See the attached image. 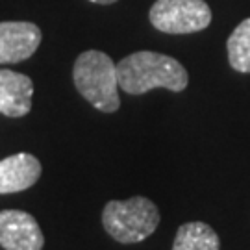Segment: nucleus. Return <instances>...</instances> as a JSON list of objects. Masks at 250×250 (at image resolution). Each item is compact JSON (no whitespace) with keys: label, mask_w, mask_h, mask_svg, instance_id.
<instances>
[{"label":"nucleus","mask_w":250,"mask_h":250,"mask_svg":"<svg viewBox=\"0 0 250 250\" xmlns=\"http://www.w3.org/2000/svg\"><path fill=\"white\" fill-rule=\"evenodd\" d=\"M117 78L119 87L128 95H143L156 87L180 93L189 82L182 63L170 56L148 50L130 54L117 63Z\"/></svg>","instance_id":"1"},{"label":"nucleus","mask_w":250,"mask_h":250,"mask_svg":"<svg viewBox=\"0 0 250 250\" xmlns=\"http://www.w3.org/2000/svg\"><path fill=\"white\" fill-rule=\"evenodd\" d=\"M74 85L83 99L93 106L113 113L121 106L117 65L107 54L100 50H87L78 56L72 69Z\"/></svg>","instance_id":"2"},{"label":"nucleus","mask_w":250,"mask_h":250,"mask_svg":"<svg viewBox=\"0 0 250 250\" xmlns=\"http://www.w3.org/2000/svg\"><path fill=\"white\" fill-rule=\"evenodd\" d=\"M102 224L115 241L132 245L145 241L156 232L160 224V211L152 200L145 197L111 200L102 211Z\"/></svg>","instance_id":"3"},{"label":"nucleus","mask_w":250,"mask_h":250,"mask_svg":"<svg viewBox=\"0 0 250 250\" xmlns=\"http://www.w3.org/2000/svg\"><path fill=\"white\" fill-rule=\"evenodd\" d=\"M150 22L165 34H195L211 24V9L204 0H156Z\"/></svg>","instance_id":"4"},{"label":"nucleus","mask_w":250,"mask_h":250,"mask_svg":"<svg viewBox=\"0 0 250 250\" xmlns=\"http://www.w3.org/2000/svg\"><path fill=\"white\" fill-rule=\"evenodd\" d=\"M45 235L37 221L21 209L0 211V247L4 250H41Z\"/></svg>","instance_id":"5"},{"label":"nucleus","mask_w":250,"mask_h":250,"mask_svg":"<svg viewBox=\"0 0 250 250\" xmlns=\"http://www.w3.org/2000/svg\"><path fill=\"white\" fill-rule=\"evenodd\" d=\"M41 37V30L34 22H0V63H19L28 60L39 48Z\"/></svg>","instance_id":"6"},{"label":"nucleus","mask_w":250,"mask_h":250,"mask_svg":"<svg viewBox=\"0 0 250 250\" xmlns=\"http://www.w3.org/2000/svg\"><path fill=\"white\" fill-rule=\"evenodd\" d=\"M34 82L26 74L0 69V113L24 117L32 109Z\"/></svg>","instance_id":"7"},{"label":"nucleus","mask_w":250,"mask_h":250,"mask_svg":"<svg viewBox=\"0 0 250 250\" xmlns=\"http://www.w3.org/2000/svg\"><path fill=\"white\" fill-rule=\"evenodd\" d=\"M41 176L36 156L19 152L0 161V193H17L32 188Z\"/></svg>","instance_id":"8"},{"label":"nucleus","mask_w":250,"mask_h":250,"mask_svg":"<svg viewBox=\"0 0 250 250\" xmlns=\"http://www.w3.org/2000/svg\"><path fill=\"white\" fill-rule=\"evenodd\" d=\"M221 241L211 226L206 223H186L178 228L172 250H219Z\"/></svg>","instance_id":"9"},{"label":"nucleus","mask_w":250,"mask_h":250,"mask_svg":"<svg viewBox=\"0 0 250 250\" xmlns=\"http://www.w3.org/2000/svg\"><path fill=\"white\" fill-rule=\"evenodd\" d=\"M228 60L232 69L237 72H250V19H245L241 24L228 37Z\"/></svg>","instance_id":"10"},{"label":"nucleus","mask_w":250,"mask_h":250,"mask_svg":"<svg viewBox=\"0 0 250 250\" xmlns=\"http://www.w3.org/2000/svg\"><path fill=\"white\" fill-rule=\"evenodd\" d=\"M91 2H95V4H113V2H117V0H91Z\"/></svg>","instance_id":"11"}]
</instances>
